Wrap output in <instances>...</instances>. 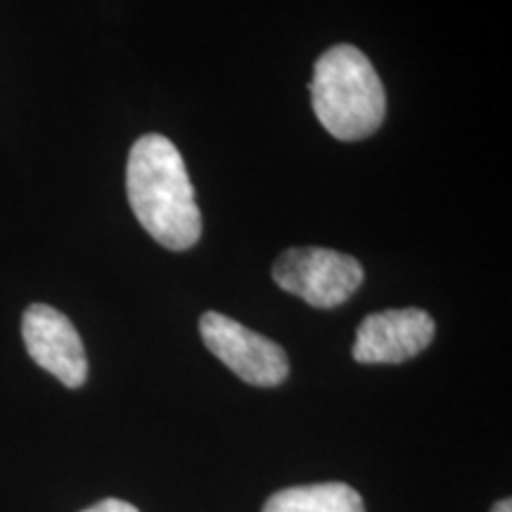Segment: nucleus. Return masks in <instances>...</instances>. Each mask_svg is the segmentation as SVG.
I'll list each match as a JSON object with an SVG mask.
<instances>
[{
  "mask_svg": "<svg viewBox=\"0 0 512 512\" xmlns=\"http://www.w3.org/2000/svg\"><path fill=\"white\" fill-rule=\"evenodd\" d=\"M126 192L133 214L152 240L174 252L197 245L202 214L181 152L169 138L147 133L133 143Z\"/></svg>",
  "mask_w": 512,
  "mask_h": 512,
  "instance_id": "f257e3e1",
  "label": "nucleus"
},
{
  "mask_svg": "<svg viewBox=\"0 0 512 512\" xmlns=\"http://www.w3.org/2000/svg\"><path fill=\"white\" fill-rule=\"evenodd\" d=\"M311 100L325 131L342 143L373 136L387 112V95L375 67L361 50L347 43L318 57Z\"/></svg>",
  "mask_w": 512,
  "mask_h": 512,
  "instance_id": "f03ea898",
  "label": "nucleus"
},
{
  "mask_svg": "<svg viewBox=\"0 0 512 512\" xmlns=\"http://www.w3.org/2000/svg\"><path fill=\"white\" fill-rule=\"evenodd\" d=\"M273 280L316 309H335L361 287L363 266L335 249L294 247L278 256Z\"/></svg>",
  "mask_w": 512,
  "mask_h": 512,
  "instance_id": "7ed1b4c3",
  "label": "nucleus"
},
{
  "mask_svg": "<svg viewBox=\"0 0 512 512\" xmlns=\"http://www.w3.org/2000/svg\"><path fill=\"white\" fill-rule=\"evenodd\" d=\"M200 335L211 354L247 384L278 387L290 375V361L280 344L223 313H204L200 318Z\"/></svg>",
  "mask_w": 512,
  "mask_h": 512,
  "instance_id": "20e7f679",
  "label": "nucleus"
},
{
  "mask_svg": "<svg viewBox=\"0 0 512 512\" xmlns=\"http://www.w3.org/2000/svg\"><path fill=\"white\" fill-rule=\"evenodd\" d=\"M22 337L36 366L64 387L79 389L88 380V358L81 335L64 313L48 304H31L22 316Z\"/></svg>",
  "mask_w": 512,
  "mask_h": 512,
  "instance_id": "39448f33",
  "label": "nucleus"
},
{
  "mask_svg": "<svg viewBox=\"0 0 512 512\" xmlns=\"http://www.w3.org/2000/svg\"><path fill=\"white\" fill-rule=\"evenodd\" d=\"M434 339V320L422 309L373 313L358 325L354 358L358 363H403L425 351Z\"/></svg>",
  "mask_w": 512,
  "mask_h": 512,
  "instance_id": "423d86ee",
  "label": "nucleus"
},
{
  "mask_svg": "<svg viewBox=\"0 0 512 512\" xmlns=\"http://www.w3.org/2000/svg\"><path fill=\"white\" fill-rule=\"evenodd\" d=\"M261 512H366V505L354 486L328 482L275 491Z\"/></svg>",
  "mask_w": 512,
  "mask_h": 512,
  "instance_id": "0eeeda50",
  "label": "nucleus"
},
{
  "mask_svg": "<svg viewBox=\"0 0 512 512\" xmlns=\"http://www.w3.org/2000/svg\"><path fill=\"white\" fill-rule=\"evenodd\" d=\"M81 512H140L136 505L119 501V498H105V501L91 505V508L81 510Z\"/></svg>",
  "mask_w": 512,
  "mask_h": 512,
  "instance_id": "6e6552de",
  "label": "nucleus"
},
{
  "mask_svg": "<svg viewBox=\"0 0 512 512\" xmlns=\"http://www.w3.org/2000/svg\"><path fill=\"white\" fill-rule=\"evenodd\" d=\"M491 512H512V501H510V498H503V501L494 503V508H491Z\"/></svg>",
  "mask_w": 512,
  "mask_h": 512,
  "instance_id": "1a4fd4ad",
  "label": "nucleus"
}]
</instances>
